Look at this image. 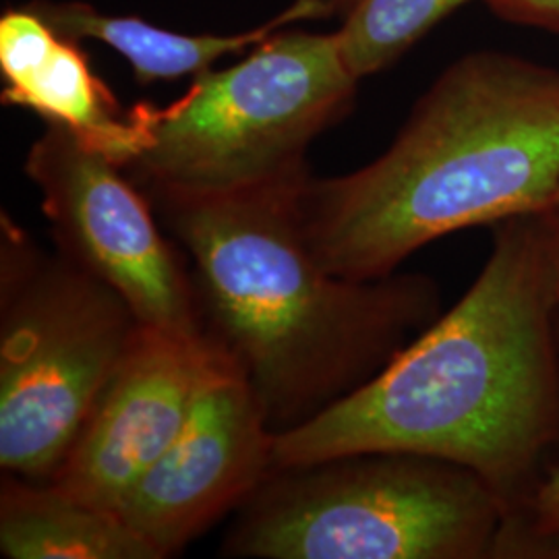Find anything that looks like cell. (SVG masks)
Listing matches in <instances>:
<instances>
[{
  "label": "cell",
  "instance_id": "6da1fadb",
  "mask_svg": "<svg viewBox=\"0 0 559 559\" xmlns=\"http://www.w3.org/2000/svg\"><path fill=\"white\" fill-rule=\"evenodd\" d=\"M559 299L543 214L493 226L479 276L373 380L274 433V468L408 452L471 468L503 501L501 551L559 450Z\"/></svg>",
  "mask_w": 559,
  "mask_h": 559
},
{
  "label": "cell",
  "instance_id": "7a4b0ae2",
  "mask_svg": "<svg viewBox=\"0 0 559 559\" xmlns=\"http://www.w3.org/2000/svg\"><path fill=\"white\" fill-rule=\"evenodd\" d=\"M309 179L205 195L145 193L193 261L205 334L242 369L274 433L373 380L443 313L431 276L328 272L300 221Z\"/></svg>",
  "mask_w": 559,
  "mask_h": 559
},
{
  "label": "cell",
  "instance_id": "3957f363",
  "mask_svg": "<svg viewBox=\"0 0 559 559\" xmlns=\"http://www.w3.org/2000/svg\"><path fill=\"white\" fill-rule=\"evenodd\" d=\"M558 189L559 67L477 50L441 71L376 160L307 180L300 221L328 272L378 280L452 233L547 212Z\"/></svg>",
  "mask_w": 559,
  "mask_h": 559
},
{
  "label": "cell",
  "instance_id": "277c9868",
  "mask_svg": "<svg viewBox=\"0 0 559 559\" xmlns=\"http://www.w3.org/2000/svg\"><path fill=\"white\" fill-rule=\"evenodd\" d=\"M237 510L230 558L496 559L510 522L477 473L408 452L274 468Z\"/></svg>",
  "mask_w": 559,
  "mask_h": 559
},
{
  "label": "cell",
  "instance_id": "5b68a950",
  "mask_svg": "<svg viewBox=\"0 0 559 559\" xmlns=\"http://www.w3.org/2000/svg\"><path fill=\"white\" fill-rule=\"evenodd\" d=\"M359 83L336 32L282 29L239 64L193 78L173 104H138L143 145L124 173L147 195L309 179L311 143L350 112Z\"/></svg>",
  "mask_w": 559,
  "mask_h": 559
},
{
  "label": "cell",
  "instance_id": "8992f818",
  "mask_svg": "<svg viewBox=\"0 0 559 559\" xmlns=\"http://www.w3.org/2000/svg\"><path fill=\"white\" fill-rule=\"evenodd\" d=\"M0 468L48 483L143 330L108 284L2 216Z\"/></svg>",
  "mask_w": 559,
  "mask_h": 559
},
{
  "label": "cell",
  "instance_id": "52a82bcc",
  "mask_svg": "<svg viewBox=\"0 0 559 559\" xmlns=\"http://www.w3.org/2000/svg\"><path fill=\"white\" fill-rule=\"evenodd\" d=\"M23 170L64 258L119 293L145 328L205 334L195 282L162 235L152 200L120 164L46 124Z\"/></svg>",
  "mask_w": 559,
  "mask_h": 559
},
{
  "label": "cell",
  "instance_id": "ba28073f",
  "mask_svg": "<svg viewBox=\"0 0 559 559\" xmlns=\"http://www.w3.org/2000/svg\"><path fill=\"white\" fill-rule=\"evenodd\" d=\"M274 471L270 429L247 376L224 355L179 436L117 508L160 558L239 508Z\"/></svg>",
  "mask_w": 559,
  "mask_h": 559
},
{
  "label": "cell",
  "instance_id": "9c48e42d",
  "mask_svg": "<svg viewBox=\"0 0 559 559\" xmlns=\"http://www.w3.org/2000/svg\"><path fill=\"white\" fill-rule=\"evenodd\" d=\"M224 355L207 334L177 336L143 325L48 483L117 512L179 436Z\"/></svg>",
  "mask_w": 559,
  "mask_h": 559
},
{
  "label": "cell",
  "instance_id": "30bf717a",
  "mask_svg": "<svg viewBox=\"0 0 559 559\" xmlns=\"http://www.w3.org/2000/svg\"><path fill=\"white\" fill-rule=\"evenodd\" d=\"M2 104L36 112L122 168L140 154L143 129L135 108L122 115L94 73L80 41L59 34L29 7L0 15Z\"/></svg>",
  "mask_w": 559,
  "mask_h": 559
},
{
  "label": "cell",
  "instance_id": "8fae6325",
  "mask_svg": "<svg viewBox=\"0 0 559 559\" xmlns=\"http://www.w3.org/2000/svg\"><path fill=\"white\" fill-rule=\"evenodd\" d=\"M29 7L59 34L73 40H98L119 52L131 64L140 85L154 81L198 78L218 60L242 55L249 48L276 36L293 23L328 20L336 15L330 0H295L278 15L253 29L237 34H182L152 25L135 15H110L80 0L52 2L32 0Z\"/></svg>",
  "mask_w": 559,
  "mask_h": 559
},
{
  "label": "cell",
  "instance_id": "7c38bea8",
  "mask_svg": "<svg viewBox=\"0 0 559 559\" xmlns=\"http://www.w3.org/2000/svg\"><path fill=\"white\" fill-rule=\"evenodd\" d=\"M0 551L9 559H162L115 510L11 475L0 487Z\"/></svg>",
  "mask_w": 559,
  "mask_h": 559
},
{
  "label": "cell",
  "instance_id": "4fadbf2b",
  "mask_svg": "<svg viewBox=\"0 0 559 559\" xmlns=\"http://www.w3.org/2000/svg\"><path fill=\"white\" fill-rule=\"evenodd\" d=\"M466 2L350 0L336 32L342 59L359 81L381 73Z\"/></svg>",
  "mask_w": 559,
  "mask_h": 559
},
{
  "label": "cell",
  "instance_id": "5bb4252c",
  "mask_svg": "<svg viewBox=\"0 0 559 559\" xmlns=\"http://www.w3.org/2000/svg\"><path fill=\"white\" fill-rule=\"evenodd\" d=\"M503 558H559V454L510 533Z\"/></svg>",
  "mask_w": 559,
  "mask_h": 559
},
{
  "label": "cell",
  "instance_id": "9a60e30c",
  "mask_svg": "<svg viewBox=\"0 0 559 559\" xmlns=\"http://www.w3.org/2000/svg\"><path fill=\"white\" fill-rule=\"evenodd\" d=\"M500 20L559 34V0H483Z\"/></svg>",
  "mask_w": 559,
  "mask_h": 559
},
{
  "label": "cell",
  "instance_id": "2e32d148",
  "mask_svg": "<svg viewBox=\"0 0 559 559\" xmlns=\"http://www.w3.org/2000/svg\"><path fill=\"white\" fill-rule=\"evenodd\" d=\"M543 221H545V230H547V247H549V258H551L559 299V216L543 212Z\"/></svg>",
  "mask_w": 559,
  "mask_h": 559
},
{
  "label": "cell",
  "instance_id": "e0dca14e",
  "mask_svg": "<svg viewBox=\"0 0 559 559\" xmlns=\"http://www.w3.org/2000/svg\"><path fill=\"white\" fill-rule=\"evenodd\" d=\"M330 2L334 4V9H336V15L342 17V13L346 11V7H348V2H350V0H330Z\"/></svg>",
  "mask_w": 559,
  "mask_h": 559
},
{
  "label": "cell",
  "instance_id": "ac0fdd59",
  "mask_svg": "<svg viewBox=\"0 0 559 559\" xmlns=\"http://www.w3.org/2000/svg\"><path fill=\"white\" fill-rule=\"evenodd\" d=\"M547 212H549V214H554V216H559V189L558 193H556V198L551 201V207H549Z\"/></svg>",
  "mask_w": 559,
  "mask_h": 559
}]
</instances>
